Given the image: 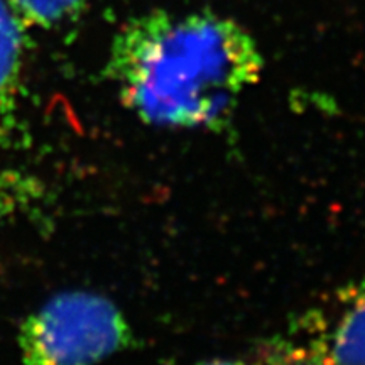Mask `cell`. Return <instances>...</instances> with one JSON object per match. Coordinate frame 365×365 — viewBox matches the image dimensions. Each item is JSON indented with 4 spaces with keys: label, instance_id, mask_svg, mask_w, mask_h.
Returning a JSON list of instances; mask_svg holds the SVG:
<instances>
[{
    "label": "cell",
    "instance_id": "1",
    "mask_svg": "<svg viewBox=\"0 0 365 365\" xmlns=\"http://www.w3.org/2000/svg\"><path fill=\"white\" fill-rule=\"evenodd\" d=\"M252 34L213 12H149L113 38L108 78L127 110L149 125L218 130L261 80Z\"/></svg>",
    "mask_w": 365,
    "mask_h": 365
},
{
    "label": "cell",
    "instance_id": "2",
    "mask_svg": "<svg viewBox=\"0 0 365 365\" xmlns=\"http://www.w3.org/2000/svg\"><path fill=\"white\" fill-rule=\"evenodd\" d=\"M132 345L124 312L107 296L85 289L51 296L17 333L24 365H98Z\"/></svg>",
    "mask_w": 365,
    "mask_h": 365
},
{
    "label": "cell",
    "instance_id": "3",
    "mask_svg": "<svg viewBox=\"0 0 365 365\" xmlns=\"http://www.w3.org/2000/svg\"><path fill=\"white\" fill-rule=\"evenodd\" d=\"M335 322L313 313L328 365H365V279L352 286Z\"/></svg>",
    "mask_w": 365,
    "mask_h": 365
},
{
    "label": "cell",
    "instance_id": "4",
    "mask_svg": "<svg viewBox=\"0 0 365 365\" xmlns=\"http://www.w3.org/2000/svg\"><path fill=\"white\" fill-rule=\"evenodd\" d=\"M24 31L7 0H0V137L9 134L17 108Z\"/></svg>",
    "mask_w": 365,
    "mask_h": 365
},
{
    "label": "cell",
    "instance_id": "5",
    "mask_svg": "<svg viewBox=\"0 0 365 365\" xmlns=\"http://www.w3.org/2000/svg\"><path fill=\"white\" fill-rule=\"evenodd\" d=\"M198 365H328L317 340L296 328L257 344L240 357H217Z\"/></svg>",
    "mask_w": 365,
    "mask_h": 365
},
{
    "label": "cell",
    "instance_id": "6",
    "mask_svg": "<svg viewBox=\"0 0 365 365\" xmlns=\"http://www.w3.org/2000/svg\"><path fill=\"white\" fill-rule=\"evenodd\" d=\"M26 27H53L78 14L86 0H7Z\"/></svg>",
    "mask_w": 365,
    "mask_h": 365
}]
</instances>
